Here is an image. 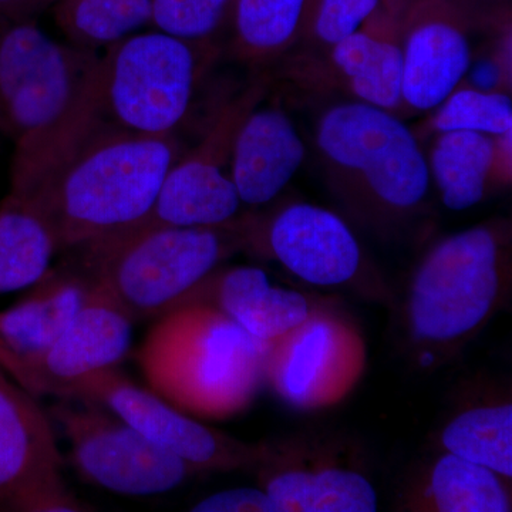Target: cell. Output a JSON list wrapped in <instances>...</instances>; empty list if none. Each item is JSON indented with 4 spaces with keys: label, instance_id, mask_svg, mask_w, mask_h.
<instances>
[{
    "label": "cell",
    "instance_id": "obj_21",
    "mask_svg": "<svg viewBox=\"0 0 512 512\" xmlns=\"http://www.w3.org/2000/svg\"><path fill=\"white\" fill-rule=\"evenodd\" d=\"M397 507L412 512H510L511 478L439 450L406 478Z\"/></svg>",
    "mask_w": 512,
    "mask_h": 512
},
{
    "label": "cell",
    "instance_id": "obj_3",
    "mask_svg": "<svg viewBox=\"0 0 512 512\" xmlns=\"http://www.w3.org/2000/svg\"><path fill=\"white\" fill-rule=\"evenodd\" d=\"M183 153L178 136H141L100 124L23 195L45 212L59 251L77 249L144 220Z\"/></svg>",
    "mask_w": 512,
    "mask_h": 512
},
{
    "label": "cell",
    "instance_id": "obj_31",
    "mask_svg": "<svg viewBox=\"0 0 512 512\" xmlns=\"http://www.w3.org/2000/svg\"><path fill=\"white\" fill-rule=\"evenodd\" d=\"M57 0H0V22L36 19L43 10L53 8Z\"/></svg>",
    "mask_w": 512,
    "mask_h": 512
},
{
    "label": "cell",
    "instance_id": "obj_28",
    "mask_svg": "<svg viewBox=\"0 0 512 512\" xmlns=\"http://www.w3.org/2000/svg\"><path fill=\"white\" fill-rule=\"evenodd\" d=\"M232 5L234 0H153L150 26L192 42L218 43Z\"/></svg>",
    "mask_w": 512,
    "mask_h": 512
},
{
    "label": "cell",
    "instance_id": "obj_2",
    "mask_svg": "<svg viewBox=\"0 0 512 512\" xmlns=\"http://www.w3.org/2000/svg\"><path fill=\"white\" fill-rule=\"evenodd\" d=\"M511 222L497 218L441 238L416 265L402 302L404 343L417 366L450 362L510 299Z\"/></svg>",
    "mask_w": 512,
    "mask_h": 512
},
{
    "label": "cell",
    "instance_id": "obj_11",
    "mask_svg": "<svg viewBox=\"0 0 512 512\" xmlns=\"http://www.w3.org/2000/svg\"><path fill=\"white\" fill-rule=\"evenodd\" d=\"M278 76L319 99L359 101L404 116L399 19L382 9L362 29L326 47L296 46Z\"/></svg>",
    "mask_w": 512,
    "mask_h": 512
},
{
    "label": "cell",
    "instance_id": "obj_5",
    "mask_svg": "<svg viewBox=\"0 0 512 512\" xmlns=\"http://www.w3.org/2000/svg\"><path fill=\"white\" fill-rule=\"evenodd\" d=\"M315 143L330 190L366 227L393 232L426 205L429 163L397 114L336 101L320 114Z\"/></svg>",
    "mask_w": 512,
    "mask_h": 512
},
{
    "label": "cell",
    "instance_id": "obj_12",
    "mask_svg": "<svg viewBox=\"0 0 512 512\" xmlns=\"http://www.w3.org/2000/svg\"><path fill=\"white\" fill-rule=\"evenodd\" d=\"M82 403H57L49 414L70 443L74 467L90 483L113 493L146 497L168 493L197 474L106 407Z\"/></svg>",
    "mask_w": 512,
    "mask_h": 512
},
{
    "label": "cell",
    "instance_id": "obj_10",
    "mask_svg": "<svg viewBox=\"0 0 512 512\" xmlns=\"http://www.w3.org/2000/svg\"><path fill=\"white\" fill-rule=\"evenodd\" d=\"M366 363L355 320L335 303L315 301L305 322L269 343L265 383L292 409L316 412L345 400Z\"/></svg>",
    "mask_w": 512,
    "mask_h": 512
},
{
    "label": "cell",
    "instance_id": "obj_17",
    "mask_svg": "<svg viewBox=\"0 0 512 512\" xmlns=\"http://www.w3.org/2000/svg\"><path fill=\"white\" fill-rule=\"evenodd\" d=\"M133 323L94 282L83 308L45 352L2 370L36 399L55 396L69 400L83 379L117 367L126 357Z\"/></svg>",
    "mask_w": 512,
    "mask_h": 512
},
{
    "label": "cell",
    "instance_id": "obj_33",
    "mask_svg": "<svg viewBox=\"0 0 512 512\" xmlns=\"http://www.w3.org/2000/svg\"><path fill=\"white\" fill-rule=\"evenodd\" d=\"M464 3H473V2H487V0H461Z\"/></svg>",
    "mask_w": 512,
    "mask_h": 512
},
{
    "label": "cell",
    "instance_id": "obj_26",
    "mask_svg": "<svg viewBox=\"0 0 512 512\" xmlns=\"http://www.w3.org/2000/svg\"><path fill=\"white\" fill-rule=\"evenodd\" d=\"M52 9L67 42L100 52L150 26L153 0H57Z\"/></svg>",
    "mask_w": 512,
    "mask_h": 512
},
{
    "label": "cell",
    "instance_id": "obj_32",
    "mask_svg": "<svg viewBox=\"0 0 512 512\" xmlns=\"http://www.w3.org/2000/svg\"><path fill=\"white\" fill-rule=\"evenodd\" d=\"M410 0H383V8L393 18L400 19L404 10L409 8Z\"/></svg>",
    "mask_w": 512,
    "mask_h": 512
},
{
    "label": "cell",
    "instance_id": "obj_6",
    "mask_svg": "<svg viewBox=\"0 0 512 512\" xmlns=\"http://www.w3.org/2000/svg\"><path fill=\"white\" fill-rule=\"evenodd\" d=\"M251 212L217 227H165L77 248L80 266L133 322L173 311L211 272L247 251Z\"/></svg>",
    "mask_w": 512,
    "mask_h": 512
},
{
    "label": "cell",
    "instance_id": "obj_22",
    "mask_svg": "<svg viewBox=\"0 0 512 512\" xmlns=\"http://www.w3.org/2000/svg\"><path fill=\"white\" fill-rule=\"evenodd\" d=\"M511 134L493 137L476 131H447L433 136L427 163L448 210H470L495 188L510 185Z\"/></svg>",
    "mask_w": 512,
    "mask_h": 512
},
{
    "label": "cell",
    "instance_id": "obj_13",
    "mask_svg": "<svg viewBox=\"0 0 512 512\" xmlns=\"http://www.w3.org/2000/svg\"><path fill=\"white\" fill-rule=\"evenodd\" d=\"M72 399L106 407L197 473L254 470L264 456L265 441L245 443L211 429L158 394L138 387L117 367L87 376L74 387Z\"/></svg>",
    "mask_w": 512,
    "mask_h": 512
},
{
    "label": "cell",
    "instance_id": "obj_30",
    "mask_svg": "<svg viewBox=\"0 0 512 512\" xmlns=\"http://www.w3.org/2000/svg\"><path fill=\"white\" fill-rule=\"evenodd\" d=\"M197 512H278L262 488H234L215 493L195 504Z\"/></svg>",
    "mask_w": 512,
    "mask_h": 512
},
{
    "label": "cell",
    "instance_id": "obj_23",
    "mask_svg": "<svg viewBox=\"0 0 512 512\" xmlns=\"http://www.w3.org/2000/svg\"><path fill=\"white\" fill-rule=\"evenodd\" d=\"M312 0H234L228 53L255 74L274 66L301 42Z\"/></svg>",
    "mask_w": 512,
    "mask_h": 512
},
{
    "label": "cell",
    "instance_id": "obj_34",
    "mask_svg": "<svg viewBox=\"0 0 512 512\" xmlns=\"http://www.w3.org/2000/svg\"><path fill=\"white\" fill-rule=\"evenodd\" d=\"M414 2H417V0H410V5H413Z\"/></svg>",
    "mask_w": 512,
    "mask_h": 512
},
{
    "label": "cell",
    "instance_id": "obj_9",
    "mask_svg": "<svg viewBox=\"0 0 512 512\" xmlns=\"http://www.w3.org/2000/svg\"><path fill=\"white\" fill-rule=\"evenodd\" d=\"M254 471L278 512H375L379 507L360 448L328 431L265 441Z\"/></svg>",
    "mask_w": 512,
    "mask_h": 512
},
{
    "label": "cell",
    "instance_id": "obj_18",
    "mask_svg": "<svg viewBox=\"0 0 512 512\" xmlns=\"http://www.w3.org/2000/svg\"><path fill=\"white\" fill-rule=\"evenodd\" d=\"M298 128L279 103L255 104L239 124L231 151V180L242 205L275 200L305 163Z\"/></svg>",
    "mask_w": 512,
    "mask_h": 512
},
{
    "label": "cell",
    "instance_id": "obj_16",
    "mask_svg": "<svg viewBox=\"0 0 512 512\" xmlns=\"http://www.w3.org/2000/svg\"><path fill=\"white\" fill-rule=\"evenodd\" d=\"M473 10L461 0H417L400 16L403 113L440 106L474 59Z\"/></svg>",
    "mask_w": 512,
    "mask_h": 512
},
{
    "label": "cell",
    "instance_id": "obj_14",
    "mask_svg": "<svg viewBox=\"0 0 512 512\" xmlns=\"http://www.w3.org/2000/svg\"><path fill=\"white\" fill-rule=\"evenodd\" d=\"M62 466L49 416L0 369V511H86Z\"/></svg>",
    "mask_w": 512,
    "mask_h": 512
},
{
    "label": "cell",
    "instance_id": "obj_19",
    "mask_svg": "<svg viewBox=\"0 0 512 512\" xmlns=\"http://www.w3.org/2000/svg\"><path fill=\"white\" fill-rule=\"evenodd\" d=\"M187 303L217 309L252 338L266 343L305 322L315 305L305 293L275 286L255 266L215 269L178 306Z\"/></svg>",
    "mask_w": 512,
    "mask_h": 512
},
{
    "label": "cell",
    "instance_id": "obj_7",
    "mask_svg": "<svg viewBox=\"0 0 512 512\" xmlns=\"http://www.w3.org/2000/svg\"><path fill=\"white\" fill-rule=\"evenodd\" d=\"M222 50L217 42L153 28L107 47L100 55V123L141 136H178Z\"/></svg>",
    "mask_w": 512,
    "mask_h": 512
},
{
    "label": "cell",
    "instance_id": "obj_15",
    "mask_svg": "<svg viewBox=\"0 0 512 512\" xmlns=\"http://www.w3.org/2000/svg\"><path fill=\"white\" fill-rule=\"evenodd\" d=\"M247 251L275 259L296 278L322 288L353 284L366 269L348 222L308 202H292L269 217L251 212Z\"/></svg>",
    "mask_w": 512,
    "mask_h": 512
},
{
    "label": "cell",
    "instance_id": "obj_1",
    "mask_svg": "<svg viewBox=\"0 0 512 512\" xmlns=\"http://www.w3.org/2000/svg\"><path fill=\"white\" fill-rule=\"evenodd\" d=\"M100 52L60 42L36 19L0 22V131L10 191L30 194L100 126Z\"/></svg>",
    "mask_w": 512,
    "mask_h": 512
},
{
    "label": "cell",
    "instance_id": "obj_8",
    "mask_svg": "<svg viewBox=\"0 0 512 512\" xmlns=\"http://www.w3.org/2000/svg\"><path fill=\"white\" fill-rule=\"evenodd\" d=\"M268 87V76L258 73L228 97L215 111L200 143L184 151L170 168L146 218L114 235L165 227H217L239 217L242 202L231 180L232 143L239 124L265 99Z\"/></svg>",
    "mask_w": 512,
    "mask_h": 512
},
{
    "label": "cell",
    "instance_id": "obj_27",
    "mask_svg": "<svg viewBox=\"0 0 512 512\" xmlns=\"http://www.w3.org/2000/svg\"><path fill=\"white\" fill-rule=\"evenodd\" d=\"M433 111L419 131H414L419 140L447 131H476L493 137L512 131V100L507 92H485L460 84Z\"/></svg>",
    "mask_w": 512,
    "mask_h": 512
},
{
    "label": "cell",
    "instance_id": "obj_4",
    "mask_svg": "<svg viewBox=\"0 0 512 512\" xmlns=\"http://www.w3.org/2000/svg\"><path fill=\"white\" fill-rule=\"evenodd\" d=\"M269 343L211 306L187 303L157 318L136 359L165 402L195 419L224 420L248 409L264 386Z\"/></svg>",
    "mask_w": 512,
    "mask_h": 512
},
{
    "label": "cell",
    "instance_id": "obj_20",
    "mask_svg": "<svg viewBox=\"0 0 512 512\" xmlns=\"http://www.w3.org/2000/svg\"><path fill=\"white\" fill-rule=\"evenodd\" d=\"M93 286L82 266L50 269L23 301L0 311V369L45 352L76 318Z\"/></svg>",
    "mask_w": 512,
    "mask_h": 512
},
{
    "label": "cell",
    "instance_id": "obj_29",
    "mask_svg": "<svg viewBox=\"0 0 512 512\" xmlns=\"http://www.w3.org/2000/svg\"><path fill=\"white\" fill-rule=\"evenodd\" d=\"M383 8V0H312L298 46L326 47L345 39Z\"/></svg>",
    "mask_w": 512,
    "mask_h": 512
},
{
    "label": "cell",
    "instance_id": "obj_25",
    "mask_svg": "<svg viewBox=\"0 0 512 512\" xmlns=\"http://www.w3.org/2000/svg\"><path fill=\"white\" fill-rule=\"evenodd\" d=\"M59 244L45 212L28 195L0 202V295L30 288L50 271Z\"/></svg>",
    "mask_w": 512,
    "mask_h": 512
},
{
    "label": "cell",
    "instance_id": "obj_24",
    "mask_svg": "<svg viewBox=\"0 0 512 512\" xmlns=\"http://www.w3.org/2000/svg\"><path fill=\"white\" fill-rule=\"evenodd\" d=\"M439 447L512 478L510 394H476L458 403L441 426Z\"/></svg>",
    "mask_w": 512,
    "mask_h": 512
}]
</instances>
